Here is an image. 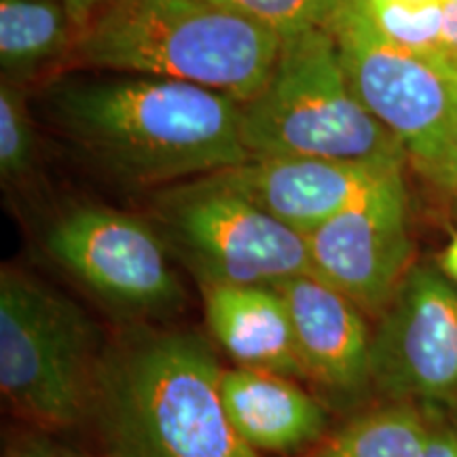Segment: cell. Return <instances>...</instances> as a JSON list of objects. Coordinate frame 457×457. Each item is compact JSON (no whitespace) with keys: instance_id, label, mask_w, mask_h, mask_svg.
I'll use <instances>...</instances> for the list:
<instances>
[{"instance_id":"cell-1","label":"cell","mask_w":457,"mask_h":457,"mask_svg":"<svg viewBox=\"0 0 457 457\" xmlns=\"http://www.w3.org/2000/svg\"><path fill=\"white\" fill-rule=\"evenodd\" d=\"M55 121L79 146L129 182H168L248 162L242 104L171 79L62 81L51 91Z\"/></svg>"},{"instance_id":"cell-2","label":"cell","mask_w":457,"mask_h":457,"mask_svg":"<svg viewBox=\"0 0 457 457\" xmlns=\"http://www.w3.org/2000/svg\"><path fill=\"white\" fill-rule=\"evenodd\" d=\"M220 377L199 333L125 337L100 360L91 396L104 457H259L228 420Z\"/></svg>"},{"instance_id":"cell-3","label":"cell","mask_w":457,"mask_h":457,"mask_svg":"<svg viewBox=\"0 0 457 457\" xmlns=\"http://www.w3.org/2000/svg\"><path fill=\"white\" fill-rule=\"evenodd\" d=\"M282 38L216 0H111L74 37L71 54L106 71L171 79L253 100Z\"/></svg>"},{"instance_id":"cell-4","label":"cell","mask_w":457,"mask_h":457,"mask_svg":"<svg viewBox=\"0 0 457 457\" xmlns=\"http://www.w3.org/2000/svg\"><path fill=\"white\" fill-rule=\"evenodd\" d=\"M250 157H320L403 170L407 148L353 94L328 30L282 38L273 71L242 104Z\"/></svg>"},{"instance_id":"cell-5","label":"cell","mask_w":457,"mask_h":457,"mask_svg":"<svg viewBox=\"0 0 457 457\" xmlns=\"http://www.w3.org/2000/svg\"><path fill=\"white\" fill-rule=\"evenodd\" d=\"M98 364L94 330L71 299L37 279L0 276V390L15 411L51 428L81 424Z\"/></svg>"},{"instance_id":"cell-6","label":"cell","mask_w":457,"mask_h":457,"mask_svg":"<svg viewBox=\"0 0 457 457\" xmlns=\"http://www.w3.org/2000/svg\"><path fill=\"white\" fill-rule=\"evenodd\" d=\"M157 219L202 284L276 286L316 278L305 236L210 176L159 197Z\"/></svg>"},{"instance_id":"cell-7","label":"cell","mask_w":457,"mask_h":457,"mask_svg":"<svg viewBox=\"0 0 457 457\" xmlns=\"http://www.w3.org/2000/svg\"><path fill=\"white\" fill-rule=\"evenodd\" d=\"M353 94L428 176L457 123V79L377 30L367 0H347L328 28Z\"/></svg>"},{"instance_id":"cell-8","label":"cell","mask_w":457,"mask_h":457,"mask_svg":"<svg viewBox=\"0 0 457 457\" xmlns=\"http://www.w3.org/2000/svg\"><path fill=\"white\" fill-rule=\"evenodd\" d=\"M51 259L91 293L136 313L179 305L180 284L165 245L148 222L100 205L72 208L45 233Z\"/></svg>"},{"instance_id":"cell-9","label":"cell","mask_w":457,"mask_h":457,"mask_svg":"<svg viewBox=\"0 0 457 457\" xmlns=\"http://www.w3.org/2000/svg\"><path fill=\"white\" fill-rule=\"evenodd\" d=\"M370 379L387 396L451 403L457 396V290L413 267L370 341Z\"/></svg>"},{"instance_id":"cell-10","label":"cell","mask_w":457,"mask_h":457,"mask_svg":"<svg viewBox=\"0 0 457 457\" xmlns=\"http://www.w3.org/2000/svg\"><path fill=\"white\" fill-rule=\"evenodd\" d=\"M305 244L320 282L360 310L390 305L413 256L403 176L307 233Z\"/></svg>"},{"instance_id":"cell-11","label":"cell","mask_w":457,"mask_h":457,"mask_svg":"<svg viewBox=\"0 0 457 457\" xmlns=\"http://www.w3.org/2000/svg\"><path fill=\"white\" fill-rule=\"evenodd\" d=\"M208 176L307 236L403 176V170L320 157H250Z\"/></svg>"},{"instance_id":"cell-12","label":"cell","mask_w":457,"mask_h":457,"mask_svg":"<svg viewBox=\"0 0 457 457\" xmlns=\"http://www.w3.org/2000/svg\"><path fill=\"white\" fill-rule=\"evenodd\" d=\"M288 305L307 377L337 394H356L370 379V341L356 303L320 282L299 276L276 284Z\"/></svg>"},{"instance_id":"cell-13","label":"cell","mask_w":457,"mask_h":457,"mask_svg":"<svg viewBox=\"0 0 457 457\" xmlns=\"http://www.w3.org/2000/svg\"><path fill=\"white\" fill-rule=\"evenodd\" d=\"M210 335L239 367L307 377L288 305L276 286L202 284Z\"/></svg>"},{"instance_id":"cell-14","label":"cell","mask_w":457,"mask_h":457,"mask_svg":"<svg viewBox=\"0 0 457 457\" xmlns=\"http://www.w3.org/2000/svg\"><path fill=\"white\" fill-rule=\"evenodd\" d=\"M220 396L233 428L256 453L303 449L327 430V411L290 377L245 367L222 370Z\"/></svg>"},{"instance_id":"cell-15","label":"cell","mask_w":457,"mask_h":457,"mask_svg":"<svg viewBox=\"0 0 457 457\" xmlns=\"http://www.w3.org/2000/svg\"><path fill=\"white\" fill-rule=\"evenodd\" d=\"M74 37L62 0H0V64L11 81L60 60Z\"/></svg>"},{"instance_id":"cell-16","label":"cell","mask_w":457,"mask_h":457,"mask_svg":"<svg viewBox=\"0 0 457 457\" xmlns=\"http://www.w3.org/2000/svg\"><path fill=\"white\" fill-rule=\"evenodd\" d=\"M432 426L411 407L360 415L313 457H421Z\"/></svg>"},{"instance_id":"cell-17","label":"cell","mask_w":457,"mask_h":457,"mask_svg":"<svg viewBox=\"0 0 457 457\" xmlns=\"http://www.w3.org/2000/svg\"><path fill=\"white\" fill-rule=\"evenodd\" d=\"M370 17L377 30L387 41L411 54L424 57L434 66L441 68L449 77L457 74L449 64L447 47H445V3H373L367 0Z\"/></svg>"},{"instance_id":"cell-18","label":"cell","mask_w":457,"mask_h":457,"mask_svg":"<svg viewBox=\"0 0 457 457\" xmlns=\"http://www.w3.org/2000/svg\"><path fill=\"white\" fill-rule=\"evenodd\" d=\"M256 24L270 28L279 38L310 30H328L347 0H216Z\"/></svg>"},{"instance_id":"cell-19","label":"cell","mask_w":457,"mask_h":457,"mask_svg":"<svg viewBox=\"0 0 457 457\" xmlns=\"http://www.w3.org/2000/svg\"><path fill=\"white\" fill-rule=\"evenodd\" d=\"M37 157V136L24 96L13 81L0 87V174L4 182L24 179Z\"/></svg>"},{"instance_id":"cell-20","label":"cell","mask_w":457,"mask_h":457,"mask_svg":"<svg viewBox=\"0 0 457 457\" xmlns=\"http://www.w3.org/2000/svg\"><path fill=\"white\" fill-rule=\"evenodd\" d=\"M3 457H91L83 451L55 443L45 436H26L11 445Z\"/></svg>"},{"instance_id":"cell-21","label":"cell","mask_w":457,"mask_h":457,"mask_svg":"<svg viewBox=\"0 0 457 457\" xmlns=\"http://www.w3.org/2000/svg\"><path fill=\"white\" fill-rule=\"evenodd\" d=\"M428 179L436 182L438 187L447 188L451 193H457V123L451 136L447 148H445L441 162L428 171Z\"/></svg>"},{"instance_id":"cell-22","label":"cell","mask_w":457,"mask_h":457,"mask_svg":"<svg viewBox=\"0 0 457 457\" xmlns=\"http://www.w3.org/2000/svg\"><path fill=\"white\" fill-rule=\"evenodd\" d=\"M421 457H457V430L455 428L436 426L428 436Z\"/></svg>"},{"instance_id":"cell-23","label":"cell","mask_w":457,"mask_h":457,"mask_svg":"<svg viewBox=\"0 0 457 457\" xmlns=\"http://www.w3.org/2000/svg\"><path fill=\"white\" fill-rule=\"evenodd\" d=\"M62 3H64L68 15H71L72 24L79 32L83 30V28L87 26L89 21L111 3V0H62Z\"/></svg>"},{"instance_id":"cell-24","label":"cell","mask_w":457,"mask_h":457,"mask_svg":"<svg viewBox=\"0 0 457 457\" xmlns=\"http://www.w3.org/2000/svg\"><path fill=\"white\" fill-rule=\"evenodd\" d=\"M445 47L449 64L457 74V0L445 3Z\"/></svg>"},{"instance_id":"cell-25","label":"cell","mask_w":457,"mask_h":457,"mask_svg":"<svg viewBox=\"0 0 457 457\" xmlns=\"http://www.w3.org/2000/svg\"><path fill=\"white\" fill-rule=\"evenodd\" d=\"M441 270L445 276L457 282V236L451 239V244L445 248V253L441 256Z\"/></svg>"},{"instance_id":"cell-26","label":"cell","mask_w":457,"mask_h":457,"mask_svg":"<svg viewBox=\"0 0 457 457\" xmlns=\"http://www.w3.org/2000/svg\"><path fill=\"white\" fill-rule=\"evenodd\" d=\"M373 3H432V0H373Z\"/></svg>"},{"instance_id":"cell-27","label":"cell","mask_w":457,"mask_h":457,"mask_svg":"<svg viewBox=\"0 0 457 457\" xmlns=\"http://www.w3.org/2000/svg\"><path fill=\"white\" fill-rule=\"evenodd\" d=\"M453 428L457 430V415H455V424H453Z\"/></svg>"}]
</instances>
